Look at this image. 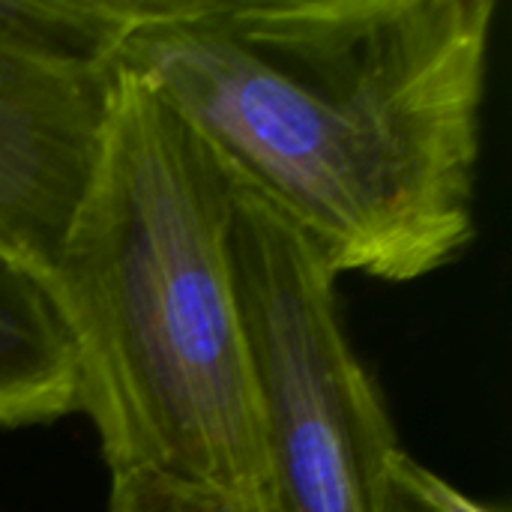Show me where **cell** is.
I'll list each match as a JSON object with an SVG mask.
<instances>
[{
	"label": "cell",
	"mask_w": 512,
	"mask_h": 512,
	"mask_svg": "<svg viewBox=\"0 0 512 512\" xmlns=\"http://www.w3.org/2000/svg\"><path fill=\"white\" fill-rule=\"evenodd\" d=\"M108 512H282L273 492H234L159 471L111 474Z\"/></svg>",
	"instance_id": "cell-6"
},
{
	"label": "cell",
	"mask_w": 512,
	"mask_h": 512,
	"mask_svg": "<svg viewBox=\"0 0 512 512\" xmlns=\"http://www.w3.org/2000/svg\"><path fill=\"white\" fill-rule=\"evenodd\" d=\"M75 414V354L48 285L0 249V429Z\"/></svg>",
	"instance_id": "cell-5"
},
{
	"label": "cell",
	"mask_w": 512,
	"mask_h": 512,
	"mask_svg": "<svg viewBox=\"0 0 512 512\" xmlns=\"http://www.w3.org/2000/svg\"><path fill=\"white\" fill-rule=\"evenodd\" d=\"M237 177L120 66L102 147L48 291L75 414L111 474L273 492L267 411L234 264Z\"/></svg>",
	"instance_id": "cell-2"
},
{
	"label": "cell",
	"mask_w": 512,
	"mask_h": 512,
	"mask_svg": "<svg viewBox=\"0 0 512 512\" xmlns=\"http://www.w3.org/2000/svg\"><path fill=\"white\" fill-rule=\"evenodd\" d=\"M234 264L282 512H423L396 477L405 450L351 345L339 276L267 201L237 183Z\"/></svg>",
	"instance_id": "cell-3"
},
{
	"label": "cell",
	"mask_w": 512,
	"mask_h": 512,
	"mask_svg": "<svg viewBox=\"0 0 512 512\" xmlns=\"http://www.w3.org/2000/svg\"><path fill=\"white\" fill-rule=\"evenodd\" d=\"M156 0H0V249L48 282Z\"/></svg>",
	"instance_id": "cell-4"
},
{
	"label": "cell",
	"mask_w": 512,
	"mask_h": 512,
	"mask_svg": "<svg viewBox=\"0 0 512 512\" xmlns=\"http://www.w3.org/2000/svg\"><path fill=\"white\" fill-rule=\"evenodd\" d=\"M396 477H399L402 489L423 507V512H507L459 492L444 477H438L435 471L420 465L408 450H402L396 456Z\"/></svg>",
	"instance_id": "cell-7"
},
{
	"label": "cell",
	"mask_w": 512,
	"mask_h": 512,
	"mask_svg": "<svg viewBox=\"0 0 512 512\" xmlns=\"http://www.w3.org/2000/svg\"><path fill=\"white\" fill-rule=\"evenodd\" d=\"M498 0H156L120 66L342 279L408 285L477 237Z\"/></svg>",
	"instance_id": "cell-1"
}]
</instances>
